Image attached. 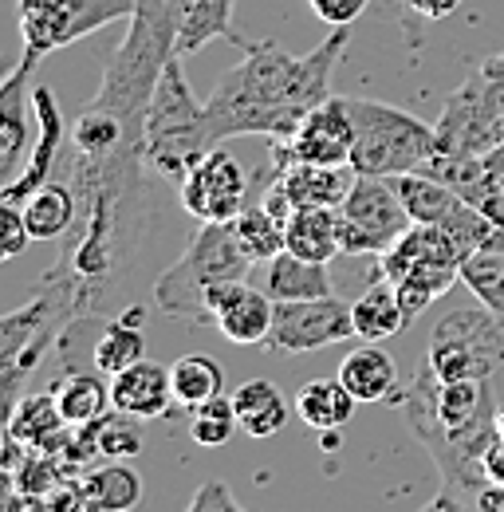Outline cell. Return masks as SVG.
<instances>
[{"mask_svg": "<svg viewBox=\"0 0 504 512\" xmlns=\"http://www.w3.org/2000/svg\"><path fill=\"white\" fill-rule=\"evenodd\" d=\"M497 434L504 438V406H497Z\"/></svg>", "mask_w": 504, "mask_h": 512, "instance_id": "cell-43", "label": "cell"}, {"mask_svg": "<svg viewBox=\"0 0 504 512\" xmlns=\"http://www.w3.org/2000/svg\"><path fill=\"white\" fill-rule=\"evenodd\" d=\"M24 221H28L32 241L71 237V229L79 225V193H75V186H63L56 178L48 186H40L24 205Z\"/></svg>", "mask_w": 504, "mask_h": 512, "instance_id": "cell-25", "label": "cell"}, {"mask_svg": "<svg viewBox=\"0 0 504 512\" xmlns=\"http://www.w3.org/2000/svg\"><path fill=\"white\" fill-rule=\"evenodd\" d=\"M138 0H20V40L36 56H52L67 44L130 20Z\"/></svg>", "mask_w": 504, "mask_h": 512, "instance_id": "cell-10", "label": "cell"}, {"mask_svg": "<svg viewBox=\"0 0 504 512\" xmlns=\"http://www.w3.org/2000/svg\"><path fill=\"white\" fill-rule=\"evenodd\" d=\"M146 355V335H142V308H130L123 320L103 323L99 327V339H95V351H91V363L103 371V375H119L130 363H138Z\"/></svg>", "mask_w": 504, "mask_h": 512, "instance_id": "cell-30", "label": "cell"}, {"mask_svg": "<svg viewBox=\"0 0 504 512\" xmlns=\"http://www.w3.org/2000/svg\"><path fill=\"white\" fill-rule=\"evenodd\" d=\"M8 434L20 438L28 449H44V453H56L67 434V422L60 414V402H56V390H40V394H28L16 402V410L8 414Z\"/></svg>", "mask_w": 504, "mask_h": 512, "instance_id": "cell-23", "label": "cell"}, {"mask_svg": "<svg viewBox=\"0 0 504 512\" xmlns=\"http://www.w3.org/2000/svg\"><path fill=\"white\" fill-rule=\"evenodd\" d=\"M485 477H489L493 485H504V438L501 434L493 438V446L485 449Z\"/></svg>", "mask_w": 504, "mask_h": 512, "instance_id": "cell-40", "label": "cell"}, {"mask_svg": "<svg viewBox=\"0 0 504 512\" xmlns=\"http://www.w3.org/2000/svg\"><path fill=\"white\" fill-rule=\"evenodd\" d=\"M249 197L252 178L225 146L201 154L182 178V209L197 221H233Z\"/></svg>", "mask_w": 504, "mask_h": 512, "instance_id": "cell-13", "label": "cell"}, {"mask_svg": "<svg viewBox=\"0 0 504 512\" xmlns=\"http://www.w3.org/2000/svg\"><path fill=\"white\" fill-rule=\"evenodd\" d=\"M233 229L256 264H268L276 253H284V225L268 213V205L260 197H249V205L233 217Z\"/></svg>", "mask_w": 504, "mask_h": 512, "instance_id": "cell-33", "label": "cell"}, {"mask_svg": "<svg viewBox=\"0 0 504 512\" xmlns=\"http://www.w3.org/2000/svg\"><path fill=\"white\" fill-rule=\"evenodd\" d=\"M355 406H359V398L343 386L339 375L335 379H312V383L300 386V394H296V414L315 434L343 430L355 418Z\"/></svg>", "mask_w": 504, "mask_h": 512, "instance_id": "cell-22", "label": "cell"}, {"mask_svg": "<svg viewBox=\"0 0 504 512\" xmlns=\"http://www.w3.org/2000/svg\"><path fill=\"white\" fill-rule=\"evenodd\" d=\"M351 142H355V119L347 99H323L312 115L292 130L288 138H272L268 166L280 174L292 162H315V166H351Z\"/></svg>", "mask_w": 504, "mask_h": 512, "instance_id": "cell-11", "label": "cell"}, {"mask_svg": "<svg viewBox=\"0 0 504 512\" xmlns=\"http://www.w3.org/2000/svg\"><path fill=\"white\" fill-rule=\"evenodd\" d=\"M241 430V418H237V406H233V394H217L201 406H193V422H189V434L193 442L205 449H221L229 446V438Z\"/></svg>", "mask_w": 504, "mask_h": 512, "instance_id": "cell-34", "label": "cell"}, {"mask_svg": "<svg viewBox=\"0 0 504 512\" xmlns=\"http://www.w3.org/2000/svg\"><path fill=\"white\" fill-rule=\"evenodd\" d=\"M335 217H339V245L347 256H382L414 225L394 182L375 174H355Z\"/></svg>", "mask_w": 504, "mask_h": 512, "instance_id": "cell-9", "label": "cell"}, {"mask_svg": "<svg viewBox=\"0 0 504 512\" xmlns=\"http://www.w3.org/2000/svg\"><path fill=\"white\" fill-rule=\"evenodd\" d=\"M40 60L44 56L24 48L16 67L0 83V170L8 174V182L20 174V154L28 146V103H32V75Z\"/></svg>", "mask_w": 504, "mask_h": 512, "instance_id": "cell-16", "label": "cell"}, {"mask_svg": "<svg viewBox=\"0 0 504 512\" xmlns=\"http://www.w3.org/2000/svg\"><path fill=\"white\" fill-rule=\"evenodd\" d=\"M481 162H485V170H489L493 186H497V190H504V142H501V146H493L489 154H481Z\"/></svg>", "mask_w": 504, "mask_h": 512, "instance_id": "cell-41", "label": "cell"}, {"mask_svg": "<svg viewBox=\"0 0 504 512\" xmlns=\"http://www.w3.org/2000/svg\"><path fill=\"white\" fill-rule=\"evenodd\" d=\"M264 292L284 304V300H319V296H335L331 272L323 260H304L296 253H276L264 264Z\"/></svg>", "mask_w": 504, "mask_h": 512, "instance_id": "cell-19", "label": "cell"}, {"mask_svg": "<svg viewBox=\"0 0 504 512\" xmlns=\"http://www.w3.org/2000/svg\"><path fill=\"white\" fill-rule=\"evenodd\" d=\"M170 379H174V398H178V406H186V410L209 402V398H217V394L225 390V371H221V363H217L213 355H205V351L182 355V359L170 367Z\"/></svg>", "mask_w": 504, "mask_h": 512, "instance_id": "cell-31", "label": "cell"}, {"mask_svg": "<svg viewBox=\"0 0 504 512\" xmlns=\"http://www.w3.org/2000/svg\"><path fill=\"white\" fill-rule=\"evenodd\" d=\"M394 406L438 465V497L426 509H477V497L493 485L485 477V449L497 438L489 379H438V371L422 359L414 383Z\"/></svg>", "mask_w": 504, "mask_h": 512, "instance_id": "cell-2", "label": "cell"}, {"mask_svg": "<svg viewBox=\"0 0 504 512\" xmlns=\"http://www.w3.org/2000/svg\"><path fill=\"white\" fill-rule=\"evenodd\" d=\"M75 485H79L83 512H126L142 501V477L123 461L87 469V473H79Z\"/></svg>", "mask_w": 504, "mask_h": 512, "instance_id": "cell-21", "label": "cell"}, {"mask_svg": "<svg viewBox=\"0 0 504 512\" xmlns=\"http://www.w3.org/2000/svg\"><path fill=\"white\" fill-rule=\"evenodd\" d=\"M252 264L256 260L241 245L233 221H201L182 260H174L158 276L154 304L170 320H182L189 327H213V292L233 280H249Z\"/></svg>", "mask_w": 504, "mask_h": 512, "instance_id": "cell-3", "label": "cell"}, {"mask_svg": "<svg viewBox=\"0 0 504 512\" xmlns=\"http://www.w3.org/2000/svg\"><path fill=\"white\" fill-rule=\"evenodd\" d=\"M276 320V300L268 292H256L249 280H233L213 292V327L241 347L268 343V331Z\"/></svg>", "mask_w": 504, "mask_h": 512, "instance_id": "cell-15", "label": "cell"}, {"mask_svg": "<svg viewBox=\"0 0 504 512\" xmlns=\"http://www.w3.org/2000/svg\"><path fill=\"white\" fill-rule=\"evenodd\" d=\"M111 398H115V410L134 414V418H142V422L166 418L170 406L178 402V398H174L170 367H158V363H150V359H138V363H130L126 371L111 375Z\"/></svg>", "mask_w": 504, "mask_h": 512, "instance_id": "cell-17", "label": "cell"}, {"mask_svg": "<svg viewBox=\"0 0 504 512\" xmlns=\"http://www.w3.org/2000/svg\"><path fill=\"white\" fill-rule=\"evenodd\" d=\"M355 316L343 300L319 296V300H284L276 304V320L268 331V351L272 355H308L331 343L355 339Z\"/></svg>", "mask_w": 504, "mask_h": 512, "instance_id": "cell-12", "label": "cell"}, {"mask_svg": "<svg viewBox=\"0 0 504 512\" xmlns=\"http://www.w3.org/2000/svg\"><path fill=\"white\" fill-rule=\"evenodd\" d=\"M477 512H504V485H485L477 497Z\"/></svg>", "mask_w": 504, "mask_h": 512, "instance_id": "cell-42", "label": "cell"}, {"mask_svg": "<svg viewBox=\"0 0 504 512\" xmlns=\"http://www.w3.org/2000/svg\"><path fill=\"white\" fill-rule=\"evenodd\" d=\"M284 249L304 256V260H323V264H331L335 256L343 253L335 209H327V205L296 209L292 221H288V229H284Z\"/></svg>", "mask_w": 504, "mask_h": 512, "instance_id": "cell-26", "label": "cell"}, {"mask_svg": "<svg viewBox=\"0 0 504 512\" xmlns=\"http://www.w3.org/2000/svg\"><path fill=\"white\" fill-rule=\"evenodd\" d=\"M406 8V16H422V20H445L461 0H398Z\"/></svg>", "mask_w": 504, "mask_h": 512, "instance_id": "cell-39", "label": "cell"}, {"mask_svg": "<svg viewBox=\"0 0 504 512\" xmlns=\"http://www.w3.org/2000/svg\"><path fill=\"white\" fill-rule=\"evenodd\" d=\"M107 379L111 375H103L95 367V371H67V379H60V383L52 386L67 426H87V422L103 418L107 410H115V398H111V383Z\"/></svg>", "mask_w": 504, "mask_h": 512, "instance_id": "cell-27", "label": "cell"}, {"mask_svg": "<svg viewBox=\"0 0 504 512\" xmlns=\"http://www.w3.org/2000/svg\"><path fill=\"white\" fill-rule=\"evenodd\" d=\"M351 316H355V331H359V339H367V343H382V339L398 335L406 323L414 320V316L406 312V304H402L398 288H394L386 276H378V280L367 284V292L351 304Z\"/></svg>", "mask_w": 504, "mask_h": 512, "instance_id": "cell-24", "label": "cell"}, {"mask_svg": "<svg viewBox=\"0 0 504 512\" xmlns=\"http://www.w3.org/2000/svg\"><path fill=\"white\" fill-rule=\"evenodd\" d=\"M209 130H205V103L193 95L182 71V56H174L146 107V166L158 170L166 182H178L189 174V166L209 154Z\"/></svg>", "mask_w": 504, "mask_h": 512, "instance_id": "cell-4", "label": "cell"}, {"mask_svg": "<svg viewBox=\"0 0 504 512\" xmlns=\"http://www.w3.org/2000/svg\"><path fill=\"white\" fill-rule=\"evenodd\" d=\"M276 190L284 193L296 209H308V205H327V209H339V201L347 197L351 182H355V170L351 166H315V162H292L284 166L276 178Z\"/></svg>", "mask_w": 504, "mask_h": 512, "instance_id": "cell-18", "label": "cell"}, {"mask_svg": "<svg viewBox=\"0 0 504 512\" xmlns=\"http://www.w3.org/2000/svg\"><path fill=\"white\" fill-rule=\"evenodd\" d=\"M233 406L241 418V430L249 438H276L288 426V402L280 386L268 379H249L233 390Z\"/></svg>", "mask_w": 504, "mask_h": 512, "instance_id": "cell-28", "label": "cell"}, {"mask_svg": "<svg viewBox=\"0 0 504 512\" xmlns=\"http://www.w3.org/2000/svg\"><path fill=\"white\" fill-rule=\"evenodd\" d=\"M426 363L438 379H493L504 367V323L485 304L445 312L430 331Z\"/></svg>", "mask_w": 504, "mask_h": 512, "instance_id": "cell-8", "label": "cell"}, {"mask_svg": "<svg viewBox=\"0 0 504 512\" xmlns=\"http://www.w3.org/2000/svg\"><path fill=\"white\" fill-rule=\"evenodd\" d=\"M438 130V158H477L504 142V52L489 56L445 99Z\"/></svg>", "mask_w": 504, "mask_h": 512, "instance_id": "cell-6", "label": "cell"}, {"mask_svg": "<svg viewBox=\"0 0 504 512\" xmlns=\"http://www.w3.org/2000/svg\"><path fill=\"white\" fill-rule=\"evenodd\" d=\"M32 245V233H28V221H24V209L12 205V201H0V253L20 256Z\"/></svg>", "mask_w": 504, "mask_h": 512, "instance_id": "cell-36", "label": "cell"}, {"mask_svg": "<svg viewBox=\"0 0 504 512\" xmlns=\"http://www.w3.org/2000/svg\"><path fill=\"white\" fill-rule=\"evenodd\" d=\"M91 430H95L99 457H107V461H123V457L142 453V418H134V414L107 410L103 418L91 422Z\"/></svg>", "mask_w": 504, "mask_h": 512, "instance_id": "cell-35", "label": "cell"}, {"mask_svg": "<svg viewBox=\"0 0 504 512\" xmlns=\"http://www.w3.org/2000/svg\"><path fill=\"white\" fill-rule=\"evenodd\" d=\"M233 4L237 0H193L174 32V52L193 56L213 40H237L233 32Z\"/></svg>", "mask_w": 504, "mask_h": 512, "instance_id": "cell-29", "label": "cell"}, {"mask_svg": "<svg viewBox=\"0 0 504 512\" xmlns=\"http://www.w3.org/2000/svg\"><path fill=\"white\" fill-rule=\"evenodd\" d=\"M355 119L351 142V170L398 178V174H422L438 158V130L422 123L418 115L378 103V99H347Z\"/></svg>", "mask_w": 504, "mask_h": 512, "instance_id": "cell-5", "label": "cell"}, {"mask_svg": "<svg viewBox=\"0 0 504 512\" xmlns=\"http://www.w3.org/2000/svg\"><path fill=\"white\" fill-rule=\"evenodd\" d=\"M209 509H225V512H237L241 509V501L233 497V489L225 485V481H201V489L189 497V512H209Z\"/></svg>", "mask_w": 504, "mask_h": 512, "instance_id": "cell-38", "label": "cell"}, {"mask_svg": "<svg viewBox=\"0 0 504 512\" xmlns=\"http://www.w3.org/2000/svg\"><path fill=\"white\" fill-rule=\"evenodd\" d=\"M461 284L504 323V245L473 249L461 260Z\"/></svg>", "mask_w": 504, "mask_h": 512, "instance_id": "cell-32", "label": "cell"}, {"mask_svg": "<svg viewBox=\"0 0 504 512\" xmlns=\"http://www.w3.org/2000/svg\"><path fill=\"white\" fill-rule=\"evenodd\" d=\"M32 115H36V146H32V158L24 162V170L0 190V201H28L40 186L52 182V170L60 166L63 158V138H67V123H63V111L56 103V95L48 87H36L32 91Z\"/></svg>", "mask_w": 504, "mask_h": 512, "instance_id": "cell-14", "label": "cell"}, {"mask_svg": "<svg viewBox=\"0 0 504 512\" xmlns=\"http://www.w3.org/2000/svg\"><path fill=\"white\" fill-rule=\"evenodd\" d=\"M308 4H312L315 16L323 24H331V28H351L371 8V0H308Z\"/></svg>", "mask_w": 504, "mask_h": 512, "instance_id": "cell-37", "label": "cell"}, {"mask_svg": "<svg viewBox=\"0 0 504 512\" xmlns=\"http://www.w3.org/2000/svg\"><path fill=\"white\" fill-rule=\"evenodd\" d=\"M339 379L343 386L359 398V402H398V363L394 355H386L378 343L355 347L343 363H339Z\"/></svg>", "mask_w": 504, "mask_h": 512, "instance_id": "cell-20", "label": "cell"}, {"mask_svg": "<svg viewBox=\"0 0 504 512\" xmlns=\"http://www.w3.org/2000/svg\"><path fill=\"white\" fill-rule=\"evenodd\" d=\"M245 56L229 67L213 95L205 99V130L209 142L225 138H288L323 99H331V75L347 56L351 28H331V36L308 52L292 56L276 40H233Z\"/></svg>", "mask_w": 504, "mask_h": 512, "instance_id": "cell-1", "label": "cell"}, {"mask_svg": "<svg viewBox=\"0 0 504 512\" xmlns=\"http://www.w3.org/2000/svg\"><path fill=\"white\" fill-rule=\"evenodd\" d=\"M461 260L465 249L457 245L453 233L414 221L398 245L378 256V276H386L398 288L410 316H422L453 288V280H461Z\"/></svg>", "mask_w": 504, "mask_h": 512, "instance_id": "cell-7", "label": "cell"}]
</instances>
